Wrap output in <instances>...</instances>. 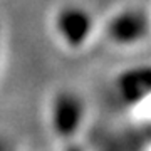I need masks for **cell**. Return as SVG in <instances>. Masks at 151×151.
Listing matches in <instances>:
<instances>
[{"instance_id":"cell-2","label":"cell","mask_w":151,"mask_h":151,"mask_svg":"<svg viewBox=\"0 0 151 151\" xmlns=\"http://www.w3.org/2000/svg\"><path fill=\"white\" fill-rule=\"evenodd\" d=\"M57 25L65 42L72 47H79L86 42L87 35L91 34L92 20L86 10L79 7H70L60 14Z\"/></svg>"},{"instance_id":"cell-1","label":"cell","mask_w":151,"mask_h":151,"mask_svg":"<svg viewBox=\"0 0 151 151\" xmlns=\"http://www.w3.org/2000/svg\"><path fill=\"white\" fill-rule=\"evenodd\" d=\"M108 37L118 47H138L151 37V10L128 5L108 22Z\"/></svg>"},{"instance_id":"cell-3","label":"cell","mask_w":151,"mask_h":151,"mask_svg":"<svg viewBox=\"0 0 151 151\" xmlns=\"http://www.w3.org/2000/svg\"><path fill=\"white\" fill-rule=\"evenodd\" d=\"M82 116V104L81 101L72 94H65L55 104V126L60 133L70 134L76 128H79Z\"/></svg>"}]
</instances>
